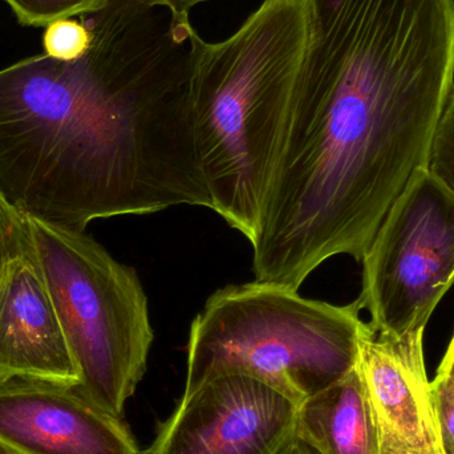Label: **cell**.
<instances>
[{
  "label": "cell",
  "instance_id": "obj_5",
  "mask_svg": "<svg viewBox=\"0 0 454 454\" xmlns=\"http://www.w3.org/2000/svg\"><path fill=\"white\" fill-rule=\"evenodd\" d=\"M27 218V217H26ZM35 254L79 371L80 394L122 419L148 364L154 331L133 267L85 231L27 218Z\"/></svg>",
  "mask_w": 454,
  "mask_h": 454
},
{
  "label": "cell",
  "instance_id": "obj_8",
  "mask_svg": "<svg viewBox=\"0 0 454 454\" xmlns=\"http://www.w3.org/2000/svg\"><path fill=\"white\" fill-rule=\"evenodd\" d=\"M0 447L12 454H141L124 421L76 387L20 378L0 383Z\"/></svg>",
  "mask_w": 454,
  "mask_h": 454
},
{
  "label": "cell",
  "instance_id": "obj_13",
  "mask_svg": "<svg viewBox=\"0 0 454 454\" xmlns=\"http://www.w3.org/2000/svg\"><path fill=\"white\" fill-rule=\"evenodd\" d=\"M43 45L45 55L55 60H79L92 45V31L82 18L60 19L45 27Z\"/></svg>",
  "mask_w": 454,
  "mask_h": 454
},
{
  "label": "cell",
  "instance_id": "obj_9",
  "mask_svg": "<svg viewBox=\"0 0 454 454\" xmlns=\"http://www.w3.org/2000/svg\"><path fill=\"white\" fill-rule=\"evenodd\" d=\"M356 370L386 454H447L427 373L424 331L392 335L365 323Z\"/></svg>",
  "mask_w": 454,
  "mask_h": 454
},
{
  "label": "cell",
  "instance_id": "obj_19",
  "mask_svg": "<svg viewBox=\"0 0 454 454\" xmlns=\"http://www.w3.org/2000/svg\"><path fill=\"white\" fill-rule=\"evenodd\" d=\"M437 372L447 376V378H450L454 383V335Z\"/></svg>",
  "mask_w": 454,
  "mask_h": 454
},
{
  "label": "cell",
  "instance_id": "obj_18",
  "mask_svg": "<svg viewBox=\"0 0 454 454\" xmlns=\"http://www.w3.org/2000/svg\"><path fill=\"white\" fill-rule=\"evenodd\" d=\"M279 454H317L312 450L309 445H307L303 440L299 439L296 434H294L293 439L288 442V444L283 448L282 452Z\"/></svg>",
  "mask_w": 454,
  "mask_h": 454
},
{
  "label": "cell",
  "instance_id": "obj_1",
  "mask_svg": "<svg viewBox=\"0 0 454 454\" xmlns=\"http://www.w3.org/2000/svg\"><path fill=\"white\" fill-rule=\"evenodd\" d=\"M454 90V0H311V36L251 242L255 280L299 290L362 262L428 170Z\"/></svg>",
  "mask_w": 454,
  "mask_h": 454
},
{
  "label": "cell",
  "instance_id": "obj_10",
  "mask_svg": "<svg viewBox=\"0 0 454 454\" xmlns=\"http://www.w3.org/2000/svg\"><path fill=\"white\" fill-rule=\"evenodd\" d=\"M36 379L79 386V371L34 248L0 280V383Z\"/></svg>",
  "mask_w": 454,
  "mask_h": 454
},
{
  "label": "cell",
  "instance_id": "obj_12",
  "mask_svg": "<svg viewBox=\"0 0 454 454\" xmlns=\"http://www.w3.org/2000/svg\"><path fill=\"white\" fill-rule=\"evenodd\" d=\"M10 5L19 23L47 27L60 19L82 18L98 12L108 0H3Z\"/></svg>",
  "mask_w": 454,
  "mask_h": 454
},
{
  "label": "cell",
  "instance_id": "obj_2",
  "mask_svg": "<svg viewBox=\"0 0 454 454\" xmlns=\"http://www.w3.org/2000/svg\"><path fill=\"white\" fill-rule=\"evenodd\" d=\"M79 60L0 69V194L23 217L92 221L189 205L210 209L189 103L192 23L141 0L82 16Z\"/></svg>",
  "mask_w": 454,
  "mask_h": 454
},
{
  "label": "cell",
  "instance_id": "obj_11",
  "mask_svg": "<svg viewBox=\"0 0 454 454\" xmlns=\"http://www.w3.org/2000/svg\"><path fill=\"white\" fill-rule=\"evenodd\" d=\"M295 434L317 454H386L356 368L299 405Z\"/></svg>",
  "mask_w": 454,
  "mask_h": 454
},
{
  "label": "cell",
  "instance_id": "obj_7",
  "mask_svg": "<svg viewBox=\"0 0 454 454\" xmlns=\"http://www.w3.org/2000/svg\"><path fill=\"white\" fill-rule=\"evenodd\" d=\"M298 405L237 373L183 395L144 454H279L296 429Z\"/></svg>",
  "mask_w": 454,
  "mask_h": 454
},
{
  "label": "cell",
  "instance_id": "obj_17",
  "mask_svg": "<svg viewBox=\"0 0 454 454\" xmlns=\"http://www.w3.org/2000/svg\"><path fill=\"white\" fill-rule=\"evenodd\" d=\"M141 2L157 5V7L168 8L176 20L188 23L191 21V11L197 5L210 2V0H141Z\"/></svg>",
  "mask_w": 454,
  "mask_h": 454
},
{
  "label": "cell",
  "instance_id": "obj_3",
  "mask_svg": "<svg viewBox=\"0 0 454 454\" xmlns=\"http://www.w3.org/2000/svg\"><path fill=\"white\" fill-rule=\"evenodd\" d=\"M309 36L311 0H264L223 42L189 34V103L210 210L250 243Z\"/></svg>",
  "mask_w": 454,
  "mask_h": 454
},
{
  "label": "cell",
  "instance_id": "obj_20",
  "mask_svg": "<svg viewBox=\"0 0 454 454\" xmlns=\"http://www.w3.org/2000/svg\"><path fill=\"white\" fill-rule=\"evenodd\" d=\"M0 454H12L5 450L4 448L0 447Z\"/></svg>",
  "mask_w": 454,
  "mask_h": 454
},
{
  "label": "cell",
  "instance_id": "obj_6",
  "mask_svg": "<svg viewBox=\"0 0 454 454\" xmlns=\"http://www.w3.org/2000/svg\"><path fill=\"white\" fill-rule=\"evenodd\" d=\"M363 263L362 309L380 333L426 331L454 285V194L421 170L376 232Z\"/></svg>",
  "mask_w": 454,
  "mask_h": 454
},
{
  "label": "cell",
  "instance_id": "obj_15",
  "mask_svg": "<svg viewBox=\"0 0 454 454\" xmlns=\"http://www.w3.org/2000/svg\"><path fill=\"white\" fill-rule=\"evenodd\" d=\"M428 170L454 194V90L434 132Z\"/></svg>",
  "mask_w": 454,
  "mask_h": 454
},
{
  "label": "cell",
  "instance_id": "obj_4",
  "mask_svg": "<svg viewBox=\"0 0 454 454\" xmlns=\"http://www.w3.org/2000/svg\"><path fill=\"white\" fill-rule=\"evenodd\" d=\"M362 311L357 299L336 306L280 283L225 286L192 322L184 395L237 373L267 384L299 407L356 368Z\"/></svg>",
  "mask_w": 454,
  "mask_h": 454
},
{
  "label": "cell",
  "instance_id": "obj_16",
  "mask_svg": "<svg viewBox=\"0 0 454 454\" xmlns=\"http://www.w3.org/2000/svg\"><path fill=\"white\" fill-rule=\"evenodd\" d=\"M440 436L445 453L454 454V383L447 376L437 372L432 381Z\"/></svg>",
  "mask_w": 454,
  "mask_h": 454
},
{
  "label": "cell",
  "instance_id": "obj_14",
  "mask_svg": "<svg viewBox=\"0 0 454 454\" xmlns=\"http://www.w3.org/2000/svg\"><path fill=\"white\" fill-rule=\"evenodd\" d=\"M32 248L28 221L0 194V280L8 266Z\"/></svg>",
  "mask_w": 454,
  "mask_h": 454
}]
</instances>
